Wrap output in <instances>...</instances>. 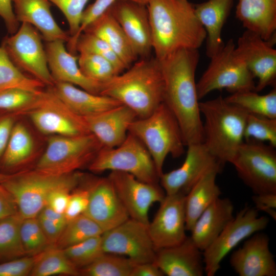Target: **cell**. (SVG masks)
<instances>
[{
	"mask_svg": "<svg viewBox=\"0 0 276 276\" xmlns=\"http://www.w3.org/2000/svg\"><path fill=\"white\" fill-rule=\"evenodd\" d=\"M199 57L198 50L181 49L158 60L164 81L163 102L176 117L186 146L203 141L195 81Z\"/></svg>",
	"mask_w": 276,
	"mask_h": 276,
	"instance_id": "6da1fadb",
	"label": "cell"
},
{
	"mask_svg": "<svg viewBox=\"0 0 276 276\" xmlns=\"http://www.w3.org/2000/svg\"><path fill=\"white\" fill-rule=\"evenodd\" d=\"M147 7L157 60L181 49L198 50L206 39L194 5L188 0H152Z\"/></svg>",
	"mask_w": 276,
	"mask_h": 276,
	"instance_id": "7a4b0ae2",
	"label": "cell"
},
{
	"mask_svg": "<svg viewBox=\"0 0 276 276\" xmlns=\"http://www.w3.org/2000/svg\"><path fill=\"white\" fill-rule=\"evenodd\" d=\"M126 70L102 84L100 95L119 101L131 109L137 118H146L163 102L159 62L155 57L141 59Z\"/></svg>",
	"mask_w": 276,
	"mask_h": 276,
	"instance_id": "3957f363",
	"label": "cell"
},
{
	"mask_svg": "<svg viewBox=\"0 0 276 276\" xmlns=\"http://www.w3.org/2000/svg\"><path fill=\"white\" fill-rule=\"evenodd\" d=\"M203 124V144L223 165L231 164L244 141V130L247 113L227 102L221 96L199 102Z\"/></svg>",
	"mask_w": 276,
	"mask_h": 276,
	"instance_id": "277c9868",
	"label": "cell"
},
{
	"mask_svg": "<svg viewBox=\"0 0 276 276\" xmlns=\"http://www.w3.org/2000/svg\"><path fill=\"white\" fill-rule=\"evenodd\" d=\"M83 176L76 171L53 174L35 169L4 174L0 184L13 196L19 213L24 218H27L37 217L53 192L60 190L73 191Z\"/></svg>",
	"mask_w": 276,
	"mask_h": 276,
	"instance_id": "5b68a950",
	"label": "cell"
},
{
	"mask_svg": "<svg viewBox=\"0 0 276 276\" xmlns=\"http://www.w3.org/2000/svg\"><path fill=\"white\" fill-rule=\"evenodd\" d=\"M128 132L145 146L159 178L163 173L166 157L170 154L177 158L185 152L186 145L180 127L175 116L164 102L149 116L134 120Z\"/></svg>",
	"mask_w": 276,
	"mask_h": 276,
	"instance_id": "8992f818",
	"label": "cell"
},
{
	"mask_svg": "<svg viewBox=\"0 0 276 276\" xmlns=\"http://www.w3.org/2000/svg\"><path fill=\"white\" fill-rule=\"evenodd\" d=\"M103 147L92 133L76 135H51L35 169L53 174L75 172L88 166Z\"/></svg>",
	"mask_w": 276,
	"mask_h": 276,
	"instance_id": "52a82bcc",
	"label": "cell"
},
{
	"mask_svg": "<svg viewBox=\"0 0 276 276\" xmlns=\"http://www.w3.org/2000/svg\"><path fill=\"white\" fill-rule=\"evenodd\" d=\"M88 168L95 173L107 170L126 172L148 183H155L159 181V176L148 151L141 141L129 132L118 146L102 147Z\"/></svg>",
	"mask_w": 276,
	"mask_h": 276,
	"instance_id": "ba28073f",
	"label": "cell"
},
{
	"mask_svg": "<svg viewBox=\"0 0 276 276\" xmlns=\"http://www.w3.org/2000/svg\"><path fill=\"white\" fill-rule=\"evenodd\" d=\"M236 44L233 39L211 57L210 63L196 82L198 99L211 91L226 89L232 93L254 90V77L235 52Z\"/></svg>",
	"mask_w": 276,
	"mask_h": 276,
	"instance_id": "9c48e42d",
	"label": "cell"
},
{
	"mask_svg": "<svg viewBox=\"0 0 276 276\" xmlns=\"http://www.w3.org/2000/svg\"><path fill=\"white\" fill-rule=\"evenodd\" d=\"M231 164L255 194L276 193L275 147L254 140H244Z\"/></svg>",
	"mask_w": 276,
	"mask_h": 276,
	"instance_id": "30bf717a",
	"label": "cell"
},
{
	"mask_svg": "<svg viewBox=\"0 0 276 276\" xmlns=\"http://www.w3.org/2000/svg\"><path fill=\"white\" fill-rule=\"evenodd\" d=\"M39 31L28 23L3 38L1 47L13 64L25 75L52 87L55 81L49 70L45 48Z\"/></svg>",
	"mask_w": 276,
	"mask_h": 276,
	"instance_id": "8fae6325",
	"label": "cell"
},
{
	"mask_svg": "<svg viewBox=\"0 0 276 276\" xmlns=\"http://www.w3.org/2000/svg\"><path fill=\"white\" fill-rule=\"evenodd\" d=\"M269 222V218L259 216L255 208L245 205L215 240L202 251L205 274L215 275L222 260L231 251L252 235L265 229Z\"/></svg>",
	"mask_w": 276,
	"mask_h": 276,
	"instance_id": "7c38bea8",
	"label": "cell"
},
{
	"mask_svg": "<svg viewBox=\"0 0 276 276\" xmlns=\"http://www.w3.org/2000/svg\"><path fill=\"white\" fill-rule=\"evenodd\" d=\"M16 114L27 115L44 134L76 136L90 133L83 118L69 110L49 87L42 90L32 105Z\"/></svg>",
	"mask_w": 276,
	"mask_h": 276,
	"instance_id": "4fadbf2b",
	"label": "cell"
},
{
	"mask_svg": "<svg viewBox=\"0 0 276 276\" xmlns=\"http://www.w3.org/2000/svg\"><path fill=\"white\" fill-rule=\"evenodd\" d=\"M101 240L104 252L125 256L136 264L154 261L156 250L148 225L131 218L104 232Z\"/></svg>",
	"mask_w": 276,
	"mask_h": 276,
	"instance_id": "5bb4252c",
	"label": "cell"
},
{
	"mask_svg": "<svg viewBox=\"0 0 276 276\" xmlns=\"http://www.w3.org/2000/svg\"><path fill=\"white\" fill-rule=\"evenodd\" d=\"M186 158L178 168L163 173L159 178L167 195L182 193L186 195L208 172L221 171L223 165L215 157L202 143L190 144Z\"/></svg>",
	"mask_w": 276,
	"mask_h": 276,
	"instance_id": "9a60e30c",
	"label": "cell"
},
{
	"mask_svg": "<svg viewBox=\"0 0 276 276\" xmlns=\"http://www.w3.org/2000/svg\"><path fill=\"white\" fill-rule=\"evenodd\" d=\"M108 177L129 217L148 225L150 207L159 203L166 195L162 187L157 183L144 182L123 172L110 171Z\"/></svg>",
	"mask_w": 276,
	"mask_h": 276,
	"instance_id": "2e32d148",
	"label": "cell"
},
{
	"mask_svg": "<svg viewBox=\"0 0 276 276\" xmlns=\"http://www.w3.org/2000/svg\"><path fill=\"white\" fill-rule=\"evenodd\" d=\"M275 41L263 39L259 34L246 31L238 38L235 52L245 64L254 78L258 79L255 91L259 92L276 79Z\"/></svg>",
	"mask_w": 276,
	"mask_h": 276,
	"instance_id": "e0dca14e",
	"label": "cell"
},
{
	"mask_svg": "<svg viewBox=\"0 0 276 276\" xmlns=\"http://www.w3.org/2000/svg\"><path fill=\"white\" fill-rule=\"evenodd\" d=\"M185 197L182 193L166 194L148 228L156 251L178 245L188 237L186 234Z\"/></svg>",
	"mask_w": 276,
	"mask_h": 276,
	"instance_id": "ac0fdd59",
	"label": "cell"
},
{
	"mask_svg": "<svg viewBox=\"0 0 276 276\" xmlns=\"http://www.w3.org/2000/svg\"><path fill=\"white\" fill-rule=\"evenodd\" d=\"M109 9L138 57L149 58L152 50V35L147 5L130 0H118Z\"/></svg>",
	"mask_w": 276,
	"mask_h": 276,
	"instance_id": "d6986e66",
	"label": "cell"
},
{
	"mask_svg": "<svg viewBox=\"0 0 276 276\" xmlns=\"http://www.w3.org/2000/svg\"><path fill=\"white\" fill-rule=\"evenodd\" d=\"M87 189L89 201L84 214L95 221L104 232L130 218L108 177L97 178Z\"/></svg>",
	"mask_w": 276,
	"mask_h": 276,
	"instance_id": "ffe728a7",
	"label": "cell"
},
{
	"mask_svg": "<svg viewBox=\"0 0 276 276\" xmlns=\"http://www.w3.org/2000/svg\"><path fill=\"white\" fill-rule=\"evenodd\" d=\"M229 263L240 276H275L276 263L268 235L257 232L231 255Z\"/></svg>",
	"mask_w": 276,
	"mask_h": 276,
	"instance_id": "44dd1931",
	"label": "cell"
},
{
	"mask_svg": "<svg viewBox=\"0 0 276 276\" xmlns=\"http://www.w3.org/2000/svg\"><path fill=\"white\" fill-rule=\"evenodd\" d=\"M90 133L103 147L113 148L125 140L129 127L137 116L130 108L121 105L96 114L82 117Z\"/></svg>",
	"mask_w": 276,
	"mask_h": 276,
	"instance_id": "7402d4cb",
	"label": "cell"
},
{
	"mask_svg": "<svg viewBox=\"0 0 276 276\" xmlns=\"http://www.w3.org/2000/svg\"><path fill=\"white\" fill-rule=\"evenodd\" d=\"M154 262L168 276H202L205 273L202 251L190 237L178 245L157 250Z\"/></svg>",
	"mask_w": 276,
	"mask_h": 276,
	"instance_id": "603a6c76",
	"label": "cell"
},
{
	"mask_svg": "<svg viewBox=\"0 0 276 276\" xmlns=\"http://www.w3.org/2000/svg\"><path fill=\"white\" fill-rule=\"evenodd\" d=\"M65 42H47L45 50L48 67L55 83L64 82L79 86L90 93L99 95L101 84L85 77L78 64V56L67 51Z\"/></svg>",
	"mask_w": 276,
	"mask_h": 276,
	"instance_id": "cb8c5ba5",
	"label": "cell"
},
{
	"mask_svg": "<svg viewBox=\"0 0 276 276\" xmlns=\"http://www.w3.org/2000/svg\"><path fill=\"white\" fill-rule=\"evenodd\" d=\"M234 207L227 198H218L199 217L191 238L202 251L208 247L233 219Z\"/></svg>",
	"mask_w": 276,
	"mask_h": 276,
	"instance_id": "d4e9b609",
	"label": "cell"
},
{
	"mask_svg": "<svg viewBox=\"0 0 276 276\" xmlns=\"http://www.w3.org/2000/svg\"><path fill=\"white\" fill-rule=\"evenodd\" d=\"M12 3L17 20L34 27L47 42L69 41L70 35L59 26L53 16L49 0H12Z\"/></svg>",
	"mask_w": 276,
	"mask_h": 276,
	"instance_id": "484cf974",
	"label": "cell"
},
{
	"mask_svg": "<svg viewBox=\"0 0 276 276\" xmlns=\"http://www.w3.org/2000/svg\"><path fill=\"white\" fill-rule=\"evenodd\" d=\"M48 87L69 110L81 117L96 114L122 105L114 98L94 94L68 83L56 82L53 86Z\"/></svg>",
	"mask_w": 276,
	"mask_h": 276,
	"instance_id": "4316f807",
	"label": "cell"
},
{
	"mask_svg": "<svg viewBox=\"0 0 276 276\" xmlns=\"http://www.w3.org/2000/svg\"><path fill=\"white\" fill-rule=\"evenodd\" d=\"M236 15L246 30L275 41L276 0H239Z\"/></svg>",
	"mask_w": 276,
	"mask_h": 276,
	"instance_id": "83f0119b",
	"label": "cell"
},
{
	"mask_svg": "<svg viewBox=\"0 0 276 276\" xmlns=\"http://www.w3.org/2000/svg\"><path fill=\"white\" fill-rule=\"evenodd\" d=\"M234 0H208L194 5L198 19L206 34V55L211 58L224 45L221 33Z\"/></svg>",
	"mask_w": 276,
	"mask_h": 276,
	"instance_id": "f1b7e54d",
	"label": "cell"
},
{
	"mask_svg": "<svg viewBox=\"0 0 276 276\" xmlns=\"http://www.w3.org/2000/svg\"><path fill=\"white\" fill-rule=\"evenodd\" d=\"M82 32L106 42L128 68L139 58L122 27L109 9L88 25Z\"/></svg>",
	"mask_w": 276,
	"mask_h": 276,
	"instance_id": "f546056e",
	"label": "cell"
},
{
	"mask_svg": "<svg viewBox=\"0 0 276 276\" xmlns=\"http://www.w3.org/2000/svg\"><path fill=\"white\" fill-rule=\"evenodd\" d=\"M221 171L212 170L203 175L185 197L186 230L190 231L201 214L222 193L216 183V177Z\"/></svg>",
	"mask_w": 276,
	"mask_h": 276,
	"instance_id": "4dcf8cb0",
	"label": "cell"
},
{
	"mask_svg": "<svg viewBox=\"0 0 276 276\" xmlns=\"http://www.w3.org/2000/svg\"><path fill=\"white\" fill-rule=\"evenodd\" d=\"M34 150L33 137L27 127L17 121L0 159V172L10 174L27 163Z\"/></svg>",
	"mask_w": 276,
	"mask_h": 276,
	"instance_id": "1f68e13d",
	"label": "cell"
},
{
	"mask_svg": "<svg viewBox=\"0 0 276 276\" xmlns=\"http://www.w3.org/2000/svg\"><path fill=\"white\" fill-rule=\"evenodd\" d=\"M34 256L35 259L30 274L31 275L80 274L79 270L68 259L64 250L54 245L50 246L41 253Z\"/></svg>",
	"mask_w": 276,
	"mask_h": 276,
	"instance_id": "d6a6232c",
	"label": "cell"
},
{
	"mask_svg": "<svg viewBox=\"0 0 276 276\" xmlns=\"http://www.w3.org/2000/svg\"><path fill=\"white\" fill-rule=\"evenodd\" d=\"M225 100L248 113L276 119V88L265 95L254 90H244L232 93Z\"/></svg>",
	"mask_w": 276,
	"mask_h": 276,
	"instance_id": "836d02e7",
	"label": "cell"
},
{
	"mask_svg": "<svg viewBox=\"0 0 276 276\" xmlns=\"http://www.w3.org/2000/svg\"><path fill=\"white\" fill-rule=\"evenodd\" d=\"M24 219L18 212L0 220V259L10 260L26 255L20 233Z\"/></svg>",
	"mask_w": 276,
	"mask_h": 276,
	"instance_id": "e575fe53",
	"label": "cell"
},
{
	"mask_svg": "<svg viewBox=\"0 0 276 276\" xmlns=\"http://www.w3.org/2000/svg\"><path fill=\"white\" fill-rule=\"evenodd\" d=\"M136 263L125 256L103 253L89 265L79 269L87 276H131Z\"/></svg>",
	"mask_w": 276,
	"mask_h": 276,
	"instance_id": "d590c367",
	"label": "cell"
},
{
	"mask_svg": "<svg viewBox=\"0 0 276 276\" xmlns=\"http://www.w3.org/2000/svg\"><path fill=\"white\" fill-rule=\"evenodd\" d=\"M103 233L95 221L83 214L67 223L54 246L64 249Z\"/></svg>",
	"mask_w": 276,
	"mask_h": 276,
	"instance_id": "8d00e7d4",
	"label": "cell"
},
{
	"mask_svg": "<svg viewBox=\"0 0 276 276\" xmlns=\"http://www.w3.org/2000/svg\"><path fill=\"white\" fill-rule=\"evenodd\" d=\"M44 86L40 81L19 71L0 46V91L19 87L37 91L42 90Z\"/></svg>",
	"mask_w": 276,
	"mask_h": 276,
	"instance_id": "74e56055",
	"label": "cell"
},
{
	"mask_svg": "<svg viewBox=\"0 0 276 276\" xmlns=\"http://www.w3.org/2000/svg\"><path fill=\"white\" fill-rule=\"evenodd\" d=\"M78 64L85 77L101 84L119 75L109 60L96 54L80 53Z\"/></svg>",
	"mask_w": 276,
	"mask_h": 276,
	"instance_id": "f35d334b",
	"label": "cell"
},
{
	"mask_svg": "<svg viewBox=\"0 0 276 276\" xmlns=\"http://www.w3.org/2000/svg\"><path fill=\"white\" fill-rule=\"evenodd\" d=\"M75 51L76 53H94L106 58L113 64L119 75L127 69L110 47L104 40L94 35L85 32L81 33L76 42Z\"/></svg>",
	"mask_w": 276,
	"mask_h": 276,
	"instance_id": "ab89813d",
	"label": "cell"
},
{
	"mask_svg": "<svg viewBox=\"0 0 276 276\" xmlns=\"http://www.w3.org/2000/svg\"><path fill=\"white\" fill-rule=\"evenodd\" d=\"M20 238L27 256H36L52 246L36 217L24 218L20 226Z\"/></svg>",
	"mask_w": 276,
	"mask_h": 276,
	"instance_id": "60d3db41",
	"label": "cell"
},
{
	"mask_svg": "<svg viewBox=\"0 0 276 276\" xmlns=\"http://www.w3.org/2000/svg\"><path fill=\"white\" fill-rule=\"evenodd\" d=\"M266 141L276 147V119L247 113L244 130V141Z\"/></svg>",
	"mask_w": 276,
	"mask_h": 276,
	"instance_id": "b9f144b4",
	"label": "cell"
},
{
	"mask_svg": "<svg viewBox=\"0 0 276 276\" xmlns=\"http://www.w3.org/2000/svg\"><path fill=\"white\" fill-rule=\"evenodd\" d=\"M63 250L68 259L79 270L89 265L104 253L101 235L89 238Z\"/></svg>",
	"mask_w": 276,
	"mask_h": 276,
	"instance_id": "7bdbcfd3",
	"label": "cell"
},
{
	"mask_svg": "<svg viewBox=\"0 0 276 276\" xmlns=\"http://www.w3.org/2000/svg\"><path fill=\"white\" fill-rule=\"evenodd\" d=\"M19 87H12L0 91V110L18 112L32 105L41 92Z\"/></svg>",
	"mask_w": 276,
	"mask_h": 276,
	"instance_id": "ee69618b",
	"label": "cell"
},
{
	"mask_svg": "<svg viewBox=\"0 0 276 276\" xmlns=\"http://www.w3.org/2000/svg\"><path fill=\"white\" fill-rule=\"evenodd\" d=\"M49 1L56 5L65 17L69 26L70 39L74 38L79 31L81 16L89 0Z\"/></svg>",
	"mask_w": 276,
	"mask_h": 276,
	"instance_id": "f6af8a7d",
	"label": "cell"
},
{
	"mask_svg": "<svg viewBox=\"0 0 276 276\" xmlns=\"http://www.w3.org/2000/svg\"><path fill=\"white\" fill-rule=\"evenodd\" d=\"M117 1L118 0H95L84 10L77 35L67 42L68 51L70 53L76 55L75 44L79 36L88 25L104 13Z\"/></svg>",
	"mask_w": 276,
	"mask_h": 276,
	"instance_id": "bcb514c9",
	"label": "cell"
},
{
	"mask_svg": "<svg viewBox=\"0 0 276 276\" xmlns=\"http://www.w3.org/2000/svg\"><path fill=\"white\" fill-rule=\"evenodd\" d=\"M35 256H23L0 264V276H26L30 274Z\"/></svg>",
	"mask_w": 276,
	"mask_h": 276,
	"instance_id": "7dc6e473",
	"label": "cell"
},
{
	"mask_svg": "<svg viewBox=\"0 0 276 276\" xmlns=\"http://www.w3.org/2000/svg\"><path fill=\"white\" fill-rule=\"evenodd\" d=\"M71 193L64 215L67 222L84 213L89 201L87 188L74 190Z\"/></svg>",
	"mask_w": 276,
	"mask_h": 276,
	"instance_id": "c3c4849f",
	"label": "cell"
},
{
	"mask_svg": "<svg viewBox=\"0 0 276 276\" xmlns=\"http://www.w3.org/2000/svg\"><path fill=\"white\" fill-rule=\"evenodd\" d=\"M18 117L15 112L0 110V159Z\"/></svg>",
	"mask_w": 276,
	"mask_h": 276,
	"instance_id": "681fc988",
	"label": "cell"
},
{
	"mask_svg": "<svg viewBox=\"0 0 276 276\" xmlns=\"http://www.w3.org/2000/svg\"><path fill=\"white\" fill-rule=\"evenodd\" d=\"M255 208L265 212L274 220H276V193L255 194L252 196Z\"/></svg>",
	"mask_w": 276,
	"mask_h": 276,
	"instance_id": "f907efd6",
	"label": "cell"
},
{
	"mask_svg": "<svg viewBox=\"0 0 276 276\" xmlns=\"http://www.w3.org/2000/svg\"><path fill=\"white\" fill-rule=\"evenodd\" d=\"M0 16L9 34L15 33L19 27L13 7L12 0H0Z\"/></svg>",
	"mask_w": 276,
	"mask_h": 276,
	"instance_id": "816d5d0a",
	"label": "cell"
},
{
	"mask_svg": "<svg viewBox=\"0 0 276 276\" xmlns=\"http://www.w3.org/2000/svg\"><path fill=\"white\" fill-rule=\"evenodd\" d=\"M18 213V207L13 196L0 184V220Z\"/></svg>",
	"mask_w": 276,
	"mask_h": 276,
	"instance_id": "f5cc1de1",
	"label": "cell"
},
{
	"mask_svg": "<svg viewBox=\"0 0 276 276\" xmlns=\"http://www.w3.org/2000/svg\"><path fill=\"white\" fill-rule=\"evenodd\" d=\"M71 192L65 190L53 192L49 196L46 205L56 212L64 214Z\"/></svg>",
	"mask_w": 276,
	"mask_h": 276,
	"instance_id": "db71d44e",
	"label": "cell"
},
{
	"mask_svg": "<svg viewBox=\"0 0 276 276\" xmlns=\"http://www.w3.org/2000/svg\"><path fill=\"white\" fill-rule=\"evenodd\" d=\"M37 218L49 242L51 245H55L64 228L55 224L40 214Z\"/></svg>",
	"mask_w": 276,
	"mask_h": 276,
	"instance_id": "11a10c76",
	"label": "cell"
},
{
	"mask_svg": "<svg viewBox=\"0 0 276 276\" xmlns=\"http://www.w3.org/2000/svg\"><path fill=\"white\" fill-rule=\"evenodd\" d=\"M164 274L154 262L134 265L131 276H162Z\"/></svg>",
	"mask_w": 276,
	"mask_h": 276,
	"instance_id": "9f6ffc18",
	"label": "cell"
},
{
	"mask_svg": "<svg viewBox=\"0 0 276 276\" xmlns=\"http://www.w3.org/2000/svg\"><path fill=\"white\" fill-rule=\"evenodd\" d=\"M39 214L63 228L67 223L64 214L56 212L47 205L43 208Z\"/></svg>",
	"mask_w": 276,
	"mask_h": 276,
	"instance_id": "6f0895ef",
	"label": "cell"
},
{
	"mask_svg": "<svg viewBox=\"0 0 276 276\" xmlns=\"http://www.w3.org/2000/svg\"><path fill=\"white\" fill-rule=\"evenodd\" d=\"M139 3L147 5L152 0H130Z\"/></svg>",
	"mask_w": 276,
	"mask_h": 276,
	"instance_id": "680465c9",
	"label": "cell"
},
{
	"mask_svg": "<svg viewBox=\"0 0 276 276\" xmlns=\"http://www.w3.org/2000/svg\"><path fill=\"white\" fill-rule=\"evenodd\" d=\"M4 174L0 172V181L2 179V178H3V176H4Z\"/></svg>",
	"mask_w": 276,
	"mask_h": 276,
	"instance_id": "91938a15",
	"label": "cell"
}]
</instances>
